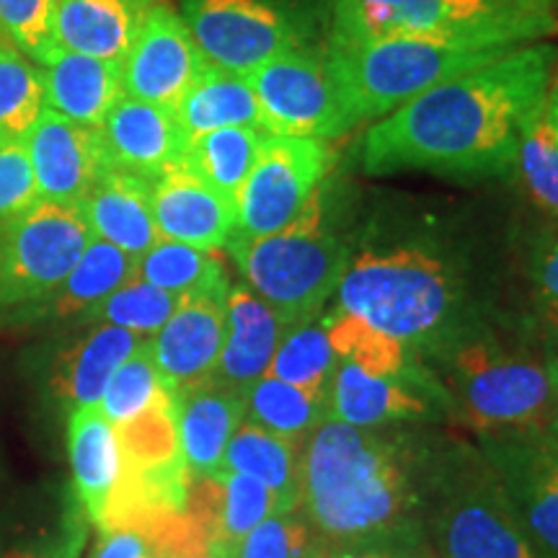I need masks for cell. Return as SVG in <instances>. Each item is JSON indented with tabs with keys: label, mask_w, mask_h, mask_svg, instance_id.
Masks as SVG:
<instances>
[{
	"label": "cell",
	"mask_w": 558,
	"mask_h": 558,
	"mask_svg": "<svg viewBox=\"0 0 558 558\" xmlns=\"http://www.w3.org/2000/svg\"><path fill=\"white\" fill-rule=\"evenodd\" d=\"M24 143L39 199L54 205L78 207L101 171L109 169L99 130L70 122L47 107Z\"/></svg>",
	"instance_id": "2e32d148"
},
{
	"label": "cell",
	"mask_w": 558,
	"mask_h": 558,
	"mask_svg": "<svg viewBox=\"0 0 558 558\" xmlns=\"http://www.w3.org/2000/svg\"><path fill=\"white\" fill-rule=\"evenodd\" d=\"M68 442L75 492L88 518L99 525L120 478V448H117L114 424L104 416L99 403L78 407L70 414Z\"/></svg>",
	"instance_id": "d4e9b609"
},
{
	"label": "cell",
	"mask_w": 558,
	"mask_h": 558,
	"mask_svg": "<svg viewBox=\"0 0 558 558\" xmlns=\"http://www.w3.org/2000/svg\"><path fill=\"white\" fill-rule=\"evenodd\" d=\"M284 333L288 329L277 313L248 284H230L226 298V341L209 380L246 393L269 373Z\"/></svg>",
	"instance_id": "d6986e66"
},
{
	"label": "cell",
	"mask_w": 558,
	"mask_h": 558,
	"mask_svg": "<svg viewBox=\"0 0 558 558\" xmlns=\"http://www.w3.org/2000/svg\"><path fill=\"white\" fill-rule=\"evenodd\" d=\"M179 295L156 288L145 279L132 277L120 290H114L104 303L88 313L90 320L128 329L143 339H153L163 329L179 305Z\"/></svg>",
	"instance_id": "d590c367"
},
{
	"label": "cell",
	"mask_w": 558,
	"mask_h": 558,
	"mask_svg": "<svg viewBox=\"0 0 558 558\" xmlns=\"http://www.w3.org/2000/svg\"><path fill=\"white\" fill-rule=\"evenodd\" d=\"M143 337L111 324H99L65 354L60 388L65 399L78 407H96L114 369L143 344Z\"/></svg>",
	"instance_id": "f1b7e54d"
},
{
	"label": "cell",
	"mask_w": 558,
	"mask_h": 558,
	"mask_svg": "<svg viewBox=\"0 0 558 558\" xmlns=\"http://www.w3.org/2000/svg\"><path fill=\"white\" fill-rule=\"evenodd\" d=\"M107 163L156 181L181 163L186 143L171 109L122 94L99 128Z\"/></svg>",
	"instance_id": "e0dca14e"
},
{
	"label": "cell",
	"mask_w": 558,
	"mask_h": 558,
	"mask_svg": "<svg viewBox=\"0 0 558 558\" xmlns=\"http://www.w3.org/2000/svg\"><path fill=\"white\" fill-rule=\"evenodd\" d=\"M81 543H83V533L81 530H73V533L68 535V541H62V546L47 558H78Z\"/></svg>",
	"instance_id": "7dc6e473"
},
{
	"label": "cell",
	"mask_w": 558,
	"mask_h": 558,
	"mask_svg": "<svg viewBox=\"0 0 558 558\" xmlns=\"http://www.w3.org/2000/svg\"><path fill=\"white\" fill-rule=\"evenodd\" d=\"M226 248L248 288L277 313L288 331L318 318L349 264L344 241L320 222L259 239L233 233Z\"/></svg>",
	"instance_id": "8992f818"
},
{
	"label": "cell",
	"mask_w": 558,
	"mask_h": 558,
	"mask_svg": "<svg viewBox=\"0 0 558 558\" xmlns=\"http://www.w3.org/2000/svg\"><path fill=\"white\" fill-rule=\"evenodd\" d=\"M548 435H550V437H554V442L558 445V414L554 416V422H550V424H548Z\"/></svg>",
	"instance_id": "f907efd6"
},
{
	"label": "cell",
	"mask_w": 558,
	"mask_h": 558,
	"mask_svg": "<svg viewBox=\"0 0 558 558\" xmlns=\"http://www.w3.org/2000/svg\"><path fill=\"white\" fill-rule=\"evenodd\" d=\"M300 501L320 533L365 541L401 527L411 488L388 439L326 418L305 439Z\"/></svg>",
	"instance_id": "7a4b0ae2"
},
{
	"label": "cell",
	"mask_w": 558,
	"mask_h": 558,
	"mask_svg": "<svg viewBox=\"0 0 558 558\" xmlns=\"http://www.w3.org/2000/svg\"><path fill=\"white\" fill-rule=\"evenodd\" d=\"M548 120L558 130V75L554 86H550V96H548Z\"/></svg>",
	"instance_id": "c3c4849f"
},
{
	"label": "cell",
	"mask_w": 558,
	"mask_h": 558,
	"mask_svg": "<svg viewBox=\"0 0 558 558\" xmlns=\"http://www.w3.org/2000/svg\"><path fill=\"white\" fill-rule=\"evenodd\" d=\"M173 114L190 140L222 128L264 130L259 99L246 75L230 73L209 62L173 109Z\"/></svg>",
	"instance_id": "484cf974"
},
{
	"label": "cell",
	"mask_w": 558,
	"mask_h": 558,
	"mask_svg": "<svg viewBox=\"0 0 558 558\" xmlns=\"http://www.w3.org/2000/svg\"><path fill=\"white\" fill-rule=\"evenodd\" d=\"M153 218L160 239L218 251L239 228V207L184 166H173L153 181Z\"/></svg>",
	"instance_id": "ac0fdd59"
},
{
	"label": "cell",
	"mask_w": 558,
	"mask_h": 558,
	"mask_svg": "<svg viewBox=\"0 0 558 558\" xmlns=\"http://www.w3.org/2000/svg\"><path fill=\"white\" fill-rule=\"evenodd\" d=\"M450 388L465 418L486 432L546 429L558 414V390L543 362L514 357L486 341L458 349Z\"/></svg>",
	"instance_id": "ba28073f"
},
{
	"label": "cell",
	"mask_w": 558,
	"mask_h": 558,
	"mask_svg": "<svg viewBox=\"0 0 558 558\" xmlns=\"http://www.w3.org/2000/svg\"><path fill=\"white\" fill-rule=\"evenodd\" d=\"M246 418L288 439H305L329 418V388H300L264 375L246 393Z\"/></svg>",
	"instance_id": "f546056e"
},
{
	"label": "cell",
	"mask_w": 558,
	"mask_h": 558,
	"mask_svg": "<svg viewBox=\"0 0 558 558\" xmlns=\"http://www.w3.org/2000/svg\"><path fill=\"white\" fill-rule=\"evenodd\" d=\"M160 390H163V383H160L156 360H153L150 339H145L143 344L114 369L107 388H104L99 409L117 427V424L130 422V418L148 411L150 403L158 399Z\"/></svg>",
	"instance_id": "8d00e7d4"
},
{
	"label": "cell",
	"mask_w": 558,
	"mask_h": 558,
	"mask_svg": "<svg viewBox=\"0 0 558 558\" xmlns=\"http://www.w3.org/2000/svg\"><path fill=\"white\" fill-rule=\"evenodd\" d=\"M78 213L94 239L107 241L135 259L160 239L153 218V181L132 171L114 166L104 169L83 197Z\"/></svg>",
	"instance_id": "ffe728a7"
},
{
	"label": "cell",
	"mask_w": 558,
	"mask_h": 558,
	"mask_svg": "<svg viewBox=\"0 0 558 558\" xmlns=\"http://www.w3.org/2000/svg\"><path fill=\"white\" fill-rule=\"evenodd\" d=\"M339 308L401 344L442 329L456 308V279L439 256L416 246L362 251L339 282Z\"/></svg>",
	"instance_id": "277c9868"
},
{
	"label": "cell",
	"mask_w": 558,
	"mask_h": 558,
	"mask_svg": "<svg viewBox=\"0 0 558 558\" xmlns=\"http://www.w3.org/2000/svg\"><path fill=\"white\" fill-rule=\"evenodd\" d=\"M509 50L512 47L476 50L429 39H373L329 45V58L360 124L386 117L424 90L484 68Z\"/></svg>",
	"instance_id": "5b68a950"
},
{
	"label": "cell",
	"mask_w": 558,
	"mask_h": 558,
	"mask_svg": "<svg viewBox=\"0 0 558 558\" xmlns=\"http://www.w3.org/2000/svg\"><path fill=\"white\" fill-rule=\"evenodd\" d=\"M52 11L54 0H0V37L41 65L54 50Z\"/></svg>",
	"instance_id": "60d3db41"
},
{
	"label": "cell",
	"mask_w": 558,
	"mask_h": 558,
	"mask_svg": "<svg viewBox=\"0 0 558 558\" xmlns=\"http://www.w3.org/2000/svg\"><path fill=\"white\" fill-rule=\"evenodd\" d=\"M230 558H316V538L292 512L271 514L230 550Z\"/></svg>",
	"instance_id": "ab89813d"
},
{
	"label": "cell",
	"mask_w": 558,
	"mask_h": 558,
	"mask_svg": "<svg viewBox=\"0 0 558 558\" xmlns=\"http://www.w3.org/2000/svg\"><path fill=\"white\" fill-rule=\"evenodd\" d=\"M259 99L264 132L284 137L339 140L357 128L329 50L303 41L248 75Z\"/></svg>",
	"instance_id": "30bf717a"
},
{
	"label": "cell",
	"mask_w": 558,
	"mask_h": 558,
	"mask_svg": "<svg viewBox=\"0 0 558 558\" xmlns=\"http://www.w3.org/2000/svg\"><path fill=\"white\" fill-rule=\"evenodd\" d=\"M331 558H409V556L399 554V550H388V548H378V546H362V548L341 550V554L331 556Z\"/></svg>",
	"instance_id": "bcb514c9"
},
{
	"label": "cell",
	"mask_w": 558,
	"mask_h": 558,
	"mask_svg": "<svg viewBox=\"0 0 558 558\" xmlns=\"http://www.w3.org/2000/svg\"><path fill=\"white\" fill-rule=\"evenodd\" d=\"M137 277L179 298L230 290L226 264L215 251L169 239H158L140 256Z\"/></svg>",
	"instance_id": "1f68e13d"
},
{
	"label": "cell",
	"mask_w": 558,
	"mask_h": 558,
	"mask_svg": "<svg viewBox=\"0 0 558 558\" xmlns=\"http://www.w3.org/2000/svg\"><path fill=\"white\" fill-rule=\"evenodd\" d=\"M432 527L439 558H541L494 471L450 486Z\"/></svg>",
	"instance_id": "7c38bea8"
},
{
	"label": "cell",
	"mask_w": 558,
	"mask_h": 558,
	"mask_svg": "<svg viewBox=\"0 0 558 558\" xmlns=\"http://www.w3.org/2000/svg\"><path fill=\"white\" fill-rule=\"evenodd\" d=\"M39 202L37 181L24 140L0 137V220Z\"/></svg>",
	"instance_id": "b9f144b4"
},
{
	"label": "cell",
	"mask_w": 558,
	"mask_h": 558,
	"mask_svg": "<svg viewBox=\"0 0 558 558\" xmlns=\"http://www.w3.org/2000/svg\"><path fill=\"white\" fill-rule=\"evenodd\" d=\"M558 32L548 9L512 0H333L331 45L373 39H429L445 45L520 47Z\"/></svg>",
	"instance_id": "3957f363"
},
{
	"label": "cell",
	"mask_w": 558,
	"mask_h": 558,
	"mask_svg": "<svg viewBox=\"0 0 558 558\" xmlns=\"http://www.w3.org/2000/svg\"><path fill=\"white\" fill-rule=\"evenodd\" d=\"M543 367H546L550 383L558 390V326H548L546 349H543Z\"/></svg>",
	"instance_id": "f6af8a7d"
},
{
	"label": "cell",
	"mask_w": 558,
	"mask_h": 558,
	"mask_svg": "<svg viewBox=\"0 0 558 558\" xmlns=\"http://www.w3.org/2000/svg\"><path fill=\"white\" fill-rule=\"evenodd\" d=\"M94 558H148V541L132 530H114L107 533Z\"/></svg>",
	"instance_id": "ee69618b"
},
{
	"label": "cell",
	"mask_w": 558,
	"mask_h": 558,
	"mask_svg": "<svg viewBox=\"0 0 558 558\" xmlns=\"http://www.w3.org/2000/svg\"><path fill=\"white\" fill-rule=\"evenodd\" d=\"M39 68L45 81V107L83 128L99 130L124 94L122 62L117 60L88 58L54 47Z\"/></svg>",
	"instance_id": "7402d4cb"
},
{
	"label": "cell",
	"mask_w": 558,
	"mask_h": 558,
	"mask_svg": "<svg viewBox=\"0 0 558 558\" xmlns=\"http://www.w3.org/2000/svg\"><path fill=\"white\" fill-rule=\"evenodd\" d=\"M518 166L530 199L558 220V130L546 114L520 140Z\"/></svg>",
	"instance_id": "f35d334b"
},
{
	"label": "cell",
	"mask_w": 558,
	"mask_h": 558,
	"mask_svg": "<svg viewBox=\"0 0 558 558\" xmlns=\"http://www.w3.org/2000/svg\"><path fill=\"white\" fill-rule=\"evenodd\" d=\"M88 241L78 207L39 199L0 220V311H26L50 298Z\"/></svg>",
	"instance_id": "9c48e42d"
},
{
	"label": "cell",
	"mask_w": 558,
	"mask_h": 558,
	"mask_svg": "<svg viewBox=\"0 0 558 558\" xmlns=\"http://www.w3.org/2000/svg\"><path fill=\"white\" fill-rule=\"evenodd\" d=\"M554 60V45L512 47L484 68L424 90L365 132L362 169L442 177L509 171L520 140L546 114Z\"/></svg>",
	"instance_id": "6da1fadb"
},
{
	"label": "cell",
	"mask_w": 558,
	"mask_h": 558,
	"mask_svg": "<svg viewBox=\"0 0 558 558\" xmlns=\"http://www.w3.org/2000/svg\"><path fill=\"white\" fill-rule=\"evenodd\" d=\"M45 111L39 62L0 37V137L26 140Z\"/></svg>",
	"instance_id": "d6a6232c"
},
{
	"label": "cell",
	"mask_w": 558,
	"mask_h": 558,
	"mask_svg": "<svg viewBox=\"0 0 558 558\" xmlns=\"http://www.w3.org/2000/svg\"><path fill=\"white\" fill-rule=\"evenodd\" d=\"M300 471H303V448H298L295 439L275 435L243 418L226 448L220 476L241 473L262 481L277 494L284 512H292L300 505Z\"/></svg>",
	"instance_id": "4316f807"
},
{
	"label": "cell",
	"mask_w": 558,
	"mask_h": 558,
	"mask_svg": "<svg viewBox=\"0 0 558 558\" xmlns=\"http://www.w3.org/2000/svg\"><path fill=\"white\" fill-rule=\"evenodd\" d=\"M326 333L337 352L339 362L357 365L367 373L378 375H403L407 367V352L399 339L388 337L367 320H362L354 313L337 308L324 318Z\"/></svg>",
	"instance_id": "836d02e7"
},
{
	"label": "cell",
	"mask_w": 558,
	"mask_h": 558,
	"mask_svg": "<svg viewBox=\"0 0 558 558\" xmlns=\"http://www.w3.org/2000/svg\"><path fill=\"white\" fill-rule=\"evenodd\" d=\"M181 19L209 65L248 75L300 45L288 13L271 0H181Z\"/></svg>",
	"instance_id": "8fae6325"
},
{
	"label": "cell",
	"mask_w": 558,
	"mask_h": 558,
	"mask_svg": "<svg viewBox=\"0 0 558 558\" xmlns=\"http://www.w3.org/2000/svg\"><path fill=\"white\" fill-rule=\"evenodd\" d=\"M488 460L530 543L541 558H558V445L548 427L512 432Z\"/></svg>",
	"instance_id": "4fadbf2b"
},
{
	"label": "cell",
	"mask_w": 558,
	"mask_h": 558,
	"mask_svg": "<svg viewBox=\"0 0 558 558\" xmlns=\"http://www.w3.org/2000/svg\"><path fill=\"white\" fill-rule=\"evenodd\" d=\"M222 481V505H220V538L226 556L230 558L239 543L256 525L271 514H282V501L262 481L241 476V473H226Z\"/></svg>",
	"instance_id": "74e56055"
},
{
	"label": "cell",
	"mask_w": 558,
	"mask_h": 558,
	"mask_svg": "<svg viewBox=\"0 0 558 558\" xmlns=\"http://www.w3.org/2000/svg\"><path fill=\"white\" fill-rule=\"evenodd\" d=\"M422 414L424 401L401 380V375L367 373L349 362H337L333 367L329 380V418L369 429Z\"/></svg>",
	"instance_id": "cb8c5ba5"
},
{
	"label": "cell",
	"mask_w": 558,
	"mask_h": 558,
	"mask_svg": "<svg viewBox=\"0 0 558 558\" xmlns=\"http://www.w3.org/2000/svg\"><path fill=\"white\" fill-rule=\"evenodd\" d=\"M228 292H199L179 300L173 316L150 339L160 383L171 393L213 378L226 341Z\"/></svg>",
	"instance_id": "9a60e30c"
},
{
	"label": "cell",
	"mask_w": 558,
	"mask_h": 558,
	"mask_svg": "<svg viewBox=\"0 0 558 558\" xmlns=\"http://www.w3.org/2000/svg\"><path fill=\"white\" fill-rule=\"evenodd\" d=\"M177 427L181 458L192 476L220 478L222 458L230 437L246 418V399L241 390L207 380L179 390Z\"/></svg>",
	"instance_id": "44dd1931"
},
{
	"label": "cell",
	"mask_w": 558,
	"mask_h": 558,
	"mask_svg": "<svg viewBox=\"0 0 558 558\" xmlns=\"http://www.w3.org/2000/svg\"><path fill=\"white\" fill-rule=\"evenodd\" d=\"M533 300L546 326H558V228L543 233L530 256Z\"/></svg>",
	"instance_id": "7bdbcfd3"
},
{
	"label": "cell",
	"mask_w": 558,
	"mask_h": 558,
	"mask_svg": "<svg viewBox=\"0 0 558 558\" xmlns=\"http://www.w3.org/2000/svg\"><path fill=\"white\" fill-rule=\"evenodd\" d=\"M264 130L256 128H222L192 137L186 143L179 166L192 171L228 197H239L243 181L254 169Z\"/></svg>",
	"instance_id": "4dcf8cb0"
},
{
	"label": "cell",
	"mask_w": 558,
	"mask_h": 558,
	"mask_svg": "<svg viewBox=\"0 0 558 558\" xmlns=\"http://www.w3.org/2000/svg\"><path fill=\"white\" fill-rule=\"evenodd\" d=\"M156 3L158 0H54V47L122 62Z\"/></svg>",
	"instance_id": "603a6c76"
},
{
	"label": "cell",
	"mask_w": 558,
	"mask_h": 558,
	"mask_svg": "<svg viewBox=\"0 0 558 558\" xmlns=\"http://www.w3.org/2000/svg\"><path fill=\"white\" fill-rule=\"evenodd\" d=\"M333 163L337 150L329 140L264 132L254 169L235 197V233L259 239L298 226H316L320 222L318 190Z\"/></svg>",
	"instance_id": "52a82bcc"
},
{
	"label": "cell",
	"mask_w": 558,
	"mask_h": 558,
	"mask_svg": "<svg viewBox=\"0 0 558 558\" xmlns=\"http://www.w3.org/2000/svg\"><path fill=\"white\" fill-rule=\"evenodd\" d=\"M512 3L527 5V9H548V11H554L556 0H512Z\"/></svg>",
	"instance_id": "681fc988"
},
{
	"label": "cell",
	"mask_w": 558,
	"mask_h": 558,
	"mask_svg": "<svg viewBox=\"0 0 558 558\" xmlns=\"http://www.w3.org/2000/svg\"><path fill=\"white\" fill-rule=\"evenodd\" d=\"M205 65V54L181 13L158 0L122 60V90L173 111Z\"/></svg>",
	"instance_id": "5bb4252c"
},
{
	"label": "cell",
	"mask_w": 558,
	"mask_h": 558,
	"mask_svg": "<svg viewBox=\"0 0 558 558\" xmlns=\"http://www.w3.org/2000/svg\"><path fill=\"white\" fill-rule=\"evenodd\" d=\"M337 362L324 318H313L284 333L267 375L300 388H329Z\"/></svg>",
	"instance_id": "e575fe53"
},
{
	"label": "cell",
	"mask_w": 558,
	"mask_h": 558,
	"mask_svg": "<svg viewBox=\"0 0 558 558\" xmlns=\"http://www.w3.org/2000/svg\"><path fill=\"white\" fill-rule=\"evenodd\" d=\"M132 277H137L135 256L90 235L88 246L83 248L81 259L70 269L65 282L50 298L26 311H37V316L45 318L88 316L96 305L104 303L111 292L120 290Z\"/></svg>",
	"instance_id": "83f0119b"
}]
</instances>
